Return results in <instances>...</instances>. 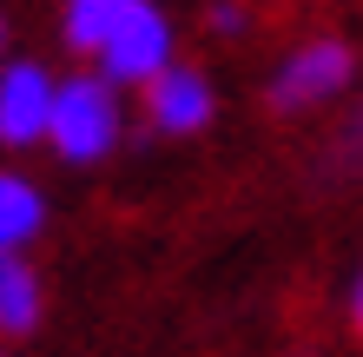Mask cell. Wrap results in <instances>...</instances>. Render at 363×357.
I'll return each mask as SVG.
<instances>
[{"label": "cell", "instance_id": "9", "mask_svg": "<svg viewBox=\"0 0 363 357\" xmlns=\"http://www.w3.org/2000/svg\"><path fill=\"white\" fill-rule=\"evenodd\" d=\"M211 27H218V33H238L245 27V7H218V13H211Z\"/></svg>", "mask_w": 363, "mask_h": 357}, {"label": "cell", "instance_id": "8", "mask_svg": "<svg viewBox=\"0 0 363 357\" xmlns=\"http://www.w3.org/2000/svg\"><path fill=\"white\" fill-rule=\"evenodd\" d=\"M113 20H119V0H73L67 7V40L86 47V53H99L106 33H113Z\"/></svg>", "mask_w": 363, "mask_h": 357}, {"label": "cell", "instance_id": "7", "mask_svg": "<svg viewBox=\"0 0 363 357\" xmlns=\"http://www.w3.org/2000/svg\"><path fill=\"white\" fill-rule=\"evenodd\" d=\"M33 324H40V278L20 258H0V331L27 338Z\"/></svg>", "mask_w": 363, "mask_h": 357}, {"label": "cell", "instance_id": "10", "mask_svg": "<svg viewBox=\"0 0 363 357\" xmlns=\"http://www.w3.org/2000/svg\"><path fill=\"white\" fill-rule=\"evenodd\" d=\"M350 324L363 331V271H357V285H350Z\"/></svg>", "mask_w": 363, "mask_h": 357}, {"label": "cell", "instance_id": "11", "mask_svg": "<svg viewBox=\"0 0 363 357\" xmlns=\"http://www.w3.org/2000/svg\"><path fill=\"white\" fill-rule=\"evenodd\" d=\"M0 47H7V20H0Z\"/></svg>", "mask_w": 363, "mask_h": 357}, {"label": "cell", "instance_id": "2", "mask_svg": "<svg viewBox=\"0 0 363 357\" xmlns=\"http://www.w3.org/2000/svg\"><path fill=\"white\" fill-rule=\"evenodd\" d=\"M106 87H152V79L172 67V20L145 0H119V20L99 47Z\"/></svg>", "mask_w": 363, "mask_h": 357}, {"label": "cell", "instance_id": "1", "mask_svg": "<svg viewBox=\"0 0 363 357\" xmlns=\"http://www.w3.org/2000/svg\"><path fill=\"white\" fill-rule=\"evenodd\" d=\"M119 139V93L106 79H67L53 87V119H47V145L67 165H93L113 153Z\"/></svg>", "mask_w": 363, "mask_h": 357}, {"label": "cell", "instance_id": "4", "mask_svg": "<svg viewBox=\"0 0 363 357\" xmlns=\"http://www.w3.org/2000/svg\"><path fill=\"white\" fill-rule=\"evenodd\" d=\"M47 119H53V79H47V67H33V60L7 67L0 73V145L47 139Z\"/></svg>", "mask_w": 363, "mask_h": 357}, {"label": "cell", "instance_id": "5", "mask_svg": "<svg viewBox=\"0 0 363 357\" xmlns=\"http://www.w3.org/2000/svg\"><path fill=\"white\" fill-rule=\"evenodd\" d=\"M211 106H218V93L199 67H165L145 87V113L159 133H199V126H211Z\"/></svg>", "mask_w": 363, "mask_h": 357}, {"label": "cell", "instance_id": "3", "mask_svg": "<svg viewBox=\"0 0 363 357\" xmlns=\"http://www.w3.org/2000/svg\"><path fill=\"white\" fill-rule=\"evenodd\" d=\"M357 73V53L344 47V40H304L297 53H284V67L271 73V106L277 113H304V106H324V99H337L350 87Z\"/></svg>", "mask_w": 363, "mask_h": 357}, {"label": "cell", "instance_id": "6", "mask_svg": "<svg viewBox=\"0 0 363 357\" xmlns=\"http://www.w3.org/2000/svg\"><path fill=\"white\" fill-rule=\"evenodd\" d=\"M40 225H47V199H40V185L20 179V172H0V258H13Z\"/></svg>", "mask_w": 363, "mask_h": 357}]
</instances>
